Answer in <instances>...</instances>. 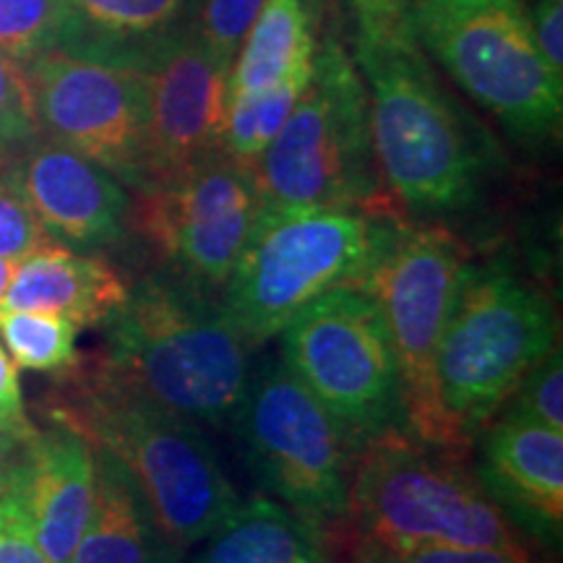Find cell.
<instances>
[{
	"label": "cell",
	"mask_w": 563,
	"mask_h": 563,
	"mask_svg": "<svg viewBox=\"0 0 563 563\" xmlns=\"http://www.w3.org/2000/svg\"><path fill=\"white\" fill-rule=\"evenodd\" d=\"M355 66L368 95L378 173L407 209H467L485 178L483 146L405 30L394 3H357Z\"/></svg>",
	"instance_id": "1"
},
{
	"label": "cell",
	"mask_w": 563,
	"mask_h": 563,
	"mask_svg": "<svg viewBox=\"0 0 563 563\" xmlns=\"http://www.w3.org/2000/svg\"><path fill=\"white\" fill-rule=\"evenodd\" d=\"M104 327L95 371L191 422L220 426L238 410L251 344L209 292L173 272L146 274Z\"/></svg>",
	"instance_id": "2"
},
{
	"label": "cell",
	"mask_w": 563,
	"mask_h": 563,
	"mask_svg": "<svg viewBox=\"0 0 563 563\" xmlns=\"http://www.w3.org/2000/svg\"><path fill=\"white\" fill-rule=\"evenodd\" d=\"M53 420L76 428L129 470L154 522L178 551L199 545L241 504L196 422L100 371L76 378V391L55 407Z\"/></svg>",
	"instance_id": "3"
},
{
	"label": "cell",
	"mask_w": 563,
	"mask_h": 563,
	"mask_svg": "<svg viewBox=\"0 0 563 563\" xmlns=\"http://www.w3.org/2000/svg\"><path fill=\"white\" fill-rule=\"evenodd\" d=\"M357 452L344 514L363 538L391 548H532L454 449L431 446L397 428Z\"/></svg>",
	"instance_id": "4"
},
{
	"label": "cell",
	"mask_w": 563,
	"mask_h": 563,
	"mask_svg": "<svg viewBox=\"0 0 563 563\" xmlns=\"http://www.w3.org/2000/svg\"><path fill=\"white\" fill-rule=\"evenodd\" d=\"M420 51L514 139H559L563 76L534 42L522 0H394Z\"/></svg>",
	"instance_id": "5"
},
{
	"label": "cell",
	"mask_w": 563,
	"mask_h": 563,
	"mask_svg": "<svg viewBox=\"0 0 563 563\" xmlns=\"http://www.w3.org/2000/svg\"><path fill=\"white\" fill-rule=\"evenodd\" d=\"M555 344L553 308L532 282L501 262L470 264L435 357V397L454 449L470 446Z\"/></svg>",
	"instance_id": "6"
},
{
	"label": "cell",
	"mask_w": 563,
	"mask_h": 563,
	"mask_svg": "<svg viewBox=\"0 0 563 563\" xmlns=\"http://www.w3.org/2000/svg\"><path fill=\"white\" fill-rule=\"evenodd\" d=\"M378 175L361 70L327 42L316 47L311 84L253 165L262 214L371 209Z\"/></svg>",
	"instance_id": "7"
},
{
	"label": "cell",
	"mask_w": 563,
	"mask_h": 563,
	"mask_svg": "<svg viewBox=\"0 0 563 563\" xmlns=\"http://www.w3.org/2000/svg\"><path fill=\"white\" fill-rule=\"evenodd\" d=\"M394 228L371 209L262 214L222 287L224 313L249 344L272 340L323 292L357 285Z\"/></svg>",
	"instance_id": "8"
},
{
	"label": "cell",
	"mask_w": 563,
	"mask_h": 563,
	"mask_svg": "<svg viewBox=\"0 0 563 563\" xmlns=\"http://www.w3.org/2000/svg\"><path fill=\"white\" fill-rule=\"evenodd\" d=\"M467 269V249L449 230L397 224L355 285L382 311L399 368L405 433L441 449L454 443L435 397V357Z\"/></svg>",
	"instance_id": "9"
},
{
	"label": "cell",
	"mask_w": 563,
	"mask_h": 563,
	"mask_svg": "<svg viewBox=\"0 0 563 563\" xmlns=\"http://www.w3.org/2000/svg\"><path fill=\"white\" fill-rule=\"evenodd\" d=\"M285 365L352 446L402 426V386L382 311L361 287L323 292L282 329Z\"/></svg>",
	"instance_id": "10"
},
{
	"label": "cell",
	"mask_w": 563,
	"mask_h": 563,
	"mask_svg": "<svg viewBox=\"0 0 563 563\" xmlns=\"http://www.w3.org/2000/svg\"><path fill=\"white\" fill-rule=\"evenodd\" d=\"M230 420L249 467L272 496L319 525L344 517L355 446L285 363L249 378Z\"/></svg>",
	"instance_id": "11"
},
{
	"label": "cell",
	"mask_w": 563,
	"mask_h": 563,
	"mask_svg": "<svg viewBox=\"0 0 563 563\" xmlns=\"http://www.w3.org/2000/svg\"><path fill=\"white\" fill-rule=\"evenodd\" d=\"M42 133L144 194L150 173L146 70L95 55L51 51L26 63Z\"/></svg>",
	"instance_id": "12"
},
{
	"label": "cell",
	"mask_w": 563,
	"mask_h": 563,
	"mask_svg": "<svg viewBox=\"0 0 563 563\" xmlns=\"http://www.w3.org/2000/svg\"><path fill=\"white\" fill-rule=\"evenodd\" d=\"M262 217L253 170L217 152L141 194V228L178 274L203 292L228 285Z\"/></svg>",
	"instance_id": "13"
},
{
	"label": "cell",
	"mask_w": 563,
	"mask_h": 563,
	"mask_svg": "<svg viewBox=\"0 0 563 563\" xmlns=\"http://www.w3.org/2000/svg\"><path fill=\"white\" fill-rule=\"evenodd\" d=\"M144 70L152 173L146 191H154L222 152L230 66L203 45L199 32L178 30L150 55Z\"/></svg>",
	"instance_id": "14"
},
{
	"label": "cell",
	"mask_w": 563,
	"mask_h": 563,
	"mask_svg": "<svg viewBox=\"0 0 563 563\" xmlns=\"http://www.w3.org/2000/svg\"><path fill=\"white\" fill-rule=\"evenodd\" d=\"M13 175L55 243L74 251H102L125 238L129 194L115 175L84 154L55 141H34L13 165Z\"/></svg>",
	"instance_id": "15"
},
{
	"label": "cell",
	"mask_w": 563,
	"mask_h": 563,
	"mask_svg": "<svg viewBox=\"0 0 563 563\" xmlns=\"http://www.w3.org/2000/svg\"><path fill=\"white\" fill-rule=\"evenodd\" d=\"M475 475L530 540L559 548L563 525V433L506 412L483 428Z\"/></svg>",
	"instance_id": "16"
},
{
	"label": "cell",
	"mask_w": 563,
	"mask_h": 563,
	"mask_svg": "<svg viewBox=\"0 0 563 563\" xmlns=\"http://www.w3.org/2000/svg\"><path fill=\"white\" fill-rule=\"evenodd\" d=\"M21 485L42 553L53 563H68L95 506V443L66 422L53 420L26 446Z\"/></svg>",
	"instance_id": "17"
},
{
	"label": "cell",
	"mask_w": 563,
	"mask_h": 563,
	"mask_svg": "<svg viewBox=\"0 0 563 563\" xmlns=\"http://www.w3.org/2000/svg\"><path fill=\"white\" fill-rule=\"evenodd\" d=\"M125 298L129 287L108 262L51 243L16 264L0 313L40 311L76 327H97L108 323Z\"/></svg>",
	"instance_id": "18"
},
{
	"label": "cell",
	"mask_w": 563,
	"mask_h": 563,
	"mask_svg": "<svg viewBox=\"0 0 563 563\" xmlns=\"http://www.w3.org/2000/svg\"><path fill=\"white\" fill-rule=\"evenodd\" d=\"M97 493L68 563H178L180 551L154 522L129 470L97 449Z\"/></svg>",
	"instance_id": "19"
},
{
	"label": "cell",
	"mask_w": 563,
	"mask_h": 563,
	"mask_svg": "<svg viewBox=\"0 0 563 563\" xmlns=\"http://www.w3.org/2000/svg\"><path fill=\"white\" fill-rule=\"evenodd\" d=\"M186 563H329L323 525L266 496L238 509Z\"/></svg>",
	"instance_id": "20"
},
{
	"label": "cell",
	"mask_w": 563,
	"mask_h": 563,
	"mask_svg": "<svg viewBox=\"0 0 563 563\" xmlns=\"http://www.w3.org/2000/svg\"><path fill=\"white\" fill-rule=\"evenodd\" d=\"M68 30L58 51L146 66L178 32L188 0H66Z\"/></svg>",
	"instance_id": "21"
},
{
	"label": "cell",
	"mask_w": 563,
	"mask_h": 563,
	"mask_svg": "<svg viewBox=\"0 0 563 563\" xmlns=\"http://www.w3.org/2000/svg\"><path fill=\"white\" fill-rule=\"evenodd\" d=\"M316 53L302 0H264L230 68L228 102L256 95Z\"/></svg>",
	"instance_id": "22"
},
{
	"label": "cell",
	"mask_w": 563,
	"mask_h": 563,
	"mask_svg": "<svg viewBox=\"0 0 563 563\" xmlns=\"http://www.w3.org/2000/svg\"><path fill=\"white\" fill-rule=\"evenodd\" d=\"M313 58L300 60L290 74L282 76L279 81H274L272 87H266L256 95L238 97L230 100L224 108V123H222V136H220V150L228 154L230 159H235L238 165L251 167L256 165V159L262 157L266 146L272 144V139L277 136L302 91L308 89L313 76Z\"/></svg>",
	"instance_id": "23"
},
{
	"label": "cell",
	"mask_w": 563,
	"mask_h": 563,
	"mask_svg": "<svg viewBox=\"0 0 563 563\" xmlns=\"http://www.w3.org/2000/svg\"><path fill=\"white\" fill-rule=\"evenodd\" d=\"M74 321L55 313L5 311L0 313V340L19 368L66 373L76 365Z\"/></svg>",
	"instance_id": "24"
},
{
	"label": "cell",
	"mask_w": 563,
	"mask_h": 563,
	"mask_svg": "<svg viewBox=\"0 0 563 563\" xmlns=\"http://www.w3.org/2000/svg\"><path fill=\"white\" fill-rule=\"evenodd\" d=\"M66 30V0H0V53L24 66L58 51Z\"/></svg>",
	"instance_id": "25"
},
{
	"label": "cell",
	"mask_w": 563,
	"mask_h": 563,
	"mask_svg": "<svg viewBox=\"0 0 563 563\" xmlns=\"http://www.w3.org/2000/svg\"><path fill=\"white\" fill-rule=\"evenodd\" d=\"M329 543V563H538L532 551H488V548H391L352 530Z\"/></svg>",
	"instance_id": "26"
},
{
	"label": "cell",
	"mask_w": 563,
	"mask_h": 563,
	"mask_svg": "<svg viewBox=\"0 0 563 563\" xmlns=\"http://www.w3.org/2000/svg\"><path fill=\"white\" fill-rule=\"evenodd\" d=\"M40 139L42 129L26 66L0 53V154L24 152Z\"/></svg>",
	"instance_id": "27"
},
{
	"label": "cell",
	"mask_w": 563,
	"mask_h": 563,
	"mask_svg": "<svg viewBox=\"0 0 563 563\" xmlns=\"http://www.w3.org/2000/svg\"><path fill=\"white\" fill-rule=\"evenodd\" d=\"M506 412L563 433V361L559 344L538 361L509 394Z\"/></svg>",
	"instance_id": "28"
},
{
	"label": "cell",
	"mask_w": 563,
	"mask_h": 563,
	"mask_svg": "<svg viewBox=\"0 0 563 563\" xmlns=\"http://www.w3.org/2000/svg\"><path fill=\"white\" fill-rule=\"evenodd\" d=\"M51 243L55 241L32 211L13 167L0 173V258L21 262Z\"/></svg>",
	"instance_id": "29"
},
{
	"label": "cell",
	"mask_w": 563,
	"mask_h": 563,
	"mask_svg": "<svg viewBox=\"0 0 563 563\" xmlns=\"http://www.w3.org/2000/svg\"><path fill=\"white\" fill-rule=\"evenodd\" d=\"M264 0H203L199 37L211 53L232 68L245 34L262 11Z\"/></svg>",
	"instance_id": "30"
},
{
	"label": "cell",
	"mask_w": 563,
	"mask_h": 563,
	"mask_svg": "<svg viewBox=\"0 0 563 563\" xmlns=\"http://www.w3.org/2000/svg\"><path fill=\"white\" fill-rule=\"evenodd\" d=\"M0 563H53L42 553L21 475L0 493Z\"/></svg>",
	"instance_id": "31"
},
{
	"label": "cell",
	"mask_w": 563,
	"mask_h": 563,
	"mask_svg": "<svg viewBox=\"0 0 563 563\" xmlns=\"http://www.w3.org/2000/svg\"><path fill=\"white\" fill-rule=\"evenodd\" d=\"M0 428L16 433L19 439L30 441L37 428L32 426L30 415L24 407V394H21L19 365L11 361V355L0 344Z\"/></svg>",
	"instance_id": "32"
},
{
	"label": "cell",
	"mask_w": 563,
	"mask_h": 563,
	"mask_svg": "<svg viewBox=\"0 0 563 563\" xmlns=\"http://www.w3.org/2000/svg\"><path fill=\"white\" fill-rule=\"evenodd\" d=\"M527 19L548 66L563 76V0H534Z\"/></svg>",
	"instance_id": "33"
},
{
	"label": "cell",
	"mask_w": 563,
	"mask_h": 563,
	"mask_svg": "<svg viewBox=\"0 0 563 563\" xmlns=\"http://www.w3.org/2000/svg\"><path fill=\"white\" fill-rule=\"evenodd\" d=\"M32 441V439H30ZM30 441L19 439L16 433L0 428V493L9 490L21 475L26 462V446Z\"/></svg>",
	"instance_id": "34"
},
{
	"label": "cell",
	"mask_w": 563,
	"mask_h": 563,
	"mask_svg": "<svg viewBox=\"0 0 563 563\" xmlns=\"http://www.w3.org/2000/svg\"><path fill=\"white\" fill-rule=\"evenodd\" d=\"M16 264L19 262H11V258H0V302H3L5 290H9L13 274H16Z\"/></svg>",
	"instance_id": "35"
},
{
	"label": "cell",
	"mask_w": 563,
	"mask_h": 563,
	"mask_svg": "<svg viewBox=\"0 0 563 563\" xmlns=\"http://www.w3.org/2000/svg\"><path fill=\"white\" fill-rule=\"evenodd\" d=\"M357 3H394V0H352V5Z\"/></svg>",
	"instance_id": "36"
}]
</instances>
